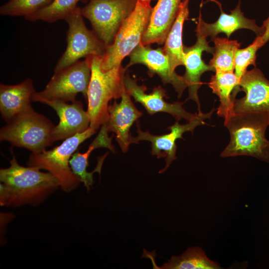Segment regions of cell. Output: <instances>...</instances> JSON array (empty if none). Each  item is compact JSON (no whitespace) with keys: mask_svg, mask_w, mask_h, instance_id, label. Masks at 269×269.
I'll return each instance as SVG.
<instances>
[{"mask_svg":"<svg viewBox=\"0 0 269 269\" xmlns=\"http://www.w3.org/2000/svg\"><path fill=\"white\" fill-rule=\"evenodd\" d=\"M11 153L10 166L0 169L1 206L36 205L60 187L59 181L51 173L41 172L36 167L21 166L12 151Z\"/></svg>","mask_w":269,"mask_h":269,"instance_id":"6da1fadb","label":"cell"},{"mask_svg":"<svg viewBox=\"0 0 269 269\" xmlns=\"http://www.w3.org/2000/svg\"><path fill=\"white\" fill-rule=\"evenodd\" d=\"M230 140L223 157L250 156L269 163V140L265 136L269 117L257 113H233L225 119Z\"/></svg>","mask_w":269,"mask_h":269,"instance_id":"7a4b0ae2","label":"cell"},{"mask_svg":"<svg viewBox=\"0 0 269 269\" xmlns=\"http://www.w3.org/2000/svg\"><path fill=\"white\" fill-rule=\"evenodd\" d=\"M102 56H90L91 75L87 93L90 127L95 131L106 121L109 103L121 98L124 88L125 70L122 67L102 69Z\"/></svg>","mask_w":269,"mask_h":269,"instance_id":"3957f363","label":"cell"},{"mask_svg":"<svg viewBox=\"0 0 269 269\" xmlns=\"http://www.w3.org/2000/svg\"><path fill=\"white\" fill-rule=\"evenodd\" d=\"M54 127L49 119L31 107L0 129V140L33 153H39L53 143L51 135Z\"/></svg>","mask_w":269,"mask_h":269,"instance_id":"277c9868","label":"cell"},{"mask_svg":"<svg viewBox=\"0 0 269 269\" xmlns=\"http://www.w3.org/2000/svg\"><path fill=\"white\" fill-rule=\"evenodd\" d=\"M96 132L89 127L85 132L65 139L61 144L51 150L31 153L27 164L29 166L47 170L58 179L60 187L64 191L70 192L81 182L70 167V158L80 144Z\"/></svg>","mask_w":269,"mask_h":269,"instance_id":"5b68a950","label":"cell"},{"mask_svg":"<svg viewBox=\"0 0 269 269\" xmlns=\"http://www.w3.org/2000/svg\"><path fill=\"white\" fill-rule=\"evenodd\" d=\"M150 3L137 0L134 9L122 24L114 42L106 47L102 56V69L121 67L125 57L130 55L141 43L152 11Z\"/></svg>","mask_w":269,"mask_h":269,"instance_id":"8992f818","label":"cell"},{"mask_svg":"<svg viewBox=\"0 0 269 269\" xmlns=\"http://www.w3.org/2000/svg\"><path fill=\"white\" fill-rule=\"evenodd\" d=\"M137 0H90L81 8L93 31L106 47L112 44L121 26L135 8Z\"/></svg>","mask_w":269,"mask_h":269,"instance_id":"52a82bcc","label":"cell"},{"mask_svg":"<svg viewBox=\"0 0 269 269\" xmlns=\"http://www.w3.org/2000/svg\"><path fill=\"white\" fill-rule=\"evenodd\" d=\"M91 75L89 58L78 61L54 75L42 91L35 93L33 102L42 103L47 100L74 102L81 93L87 100V93Z\"/></svg>","mask_w":269,"mask_h":269,"instance_id":"ba28073f","label":"cell"},{"mask_svg":"<svg viewBox=\"0 0 269 269\" xmlns=\"http://www.w3.org/2000/svg\"><path fill=\"white\" fill-rule=\"evenodd\" d=\"M83 17L81 8L77 6L65 19L68 24L67 47L58 60L54 73L71 65L81 58L104 54L106 46L94 31L87 28Z\"/></svg>","mask_w":269,"mask_h":269,"instance_id":"9c48e42d","label":"cell"},{"mask_svg":"<svg viewBox=\"0 0 269 269\" xmlns=\"http://www.w3.org/2000/svg\"><path fill=\"white\" fill-rule=\"evenodd\" d=\"M213 108L208 113H197V115L187 124L180 125L178 121L168 127L170 132L162 135H153L148 131H142L137 122V135L132 136L131 143H137L140 140H147L151 143V153L158 158H165V166L159 173L165 171L171 162L176 159L177 145L176 141L178 139H184L182 135L187 132L193 133L195 128L205 124L204 120L209 119L214 110Z\"/></svg>","mask_w":269,"mask_h":269,"instance_id":"30bf717a","label":"cell"},{"mask_svg":"<svg viewBox=\"0 0 269 269\" xmlns=\"http://www.w3.org/2000/svg\"><path fill=\"white\" fill-rule=\"evenodd\" d=\"M239 87L246 95L235 100L234 113H257L269 117V81L259 69L255 67L247 71L240 79Z\"/></svg>","mask_w":269,"mask_h":269,"instance_id":"8fae6325","label":"cell"},{"mask_svg":"<svg viewBox=\"0 0 269 269\" xmlns=\"http://www.w3.org/2000/svg\"><path fill=\"white\" fill-rule=\"evenodd\" d=\"M123 80L126 91L135 102L140 103L149 115L164 112L171 115L177 121L184 119L188 122L197 115V113H190L183 108L184 102H166L164 99L166 96V91L160 86L154 88L152 92L147 94L145 93L146 89L144 86L138 85L135 80L125 73Z\"/></svg>","mask_w":269,"mask_h":269,"instance_id":"7c38bea8","label":"cell"},{"mask_svg":"<svg viewBox=\"0 0 269 269\" xmlns=\"http://www.w3.org/2000/svg\"><path fill=\"white\" fill-rule=\"evenodd\" d=\"M130 62L127 67L136 64L145 65L149 75H158L164 84H170L180 97L187 85L183 76L173 71L168 56L163 49H152L148 45L140 43L129 55Z\"/></svg>","mask_w":269,"mask_h":269,"instance_id":"4fadbf2b","label":"cell"},{"mask_svg":"<svg viewBox=\"0 0 269 269\" xmlns=\"http://www.w3.org/2000/svg\"><path fill=\"white\" fill-rule=\"evenodd\" d=\"M42 103L51 107L59 118V124L55 126L52 133L53 142L65 140L89 128L90 118L81 101L75 100L69 104L60 100H47Z\"/></svg>","mask_w":269,"mask_h":269,"instance_id":"5bb4252c","label":"cell"},{"mask_svg":"<svg viewBox=\"0 0 269 269\" xmlns=\"http://www.w3.org/2000/svg\"><path fill=\"white\" fill-rule=\"evenodd\" d=\"M131 97L124 86L121 102L118 103L115 101L109 105L108 117L104 122L108 132L116 134V139L123 152L128 150L131 143L132 126L142 115V113L134 105Z\"/></svg>","mask_w":269,"mask_h":269,"instance_id":"9a60e30c","label":"cell"},{"mask_svg":"<svg viewBox=\"0 0 269 269\" xmlns=\"http://www.w3.org/2000/svg\"><path fill=\"white\" fill-rule=\"evenodd\" d=\"M196 32V43L192 46L183 47L184 66L186 70L183 77L188 88L189 96L186 100L194 101L198 105V113H202L198 95V89L202 84L201 76L205 72L215 71L211 65L207 64L202 59V55L203 51L213 54L214 48L209 46L206 37Z\"/></svg>","mask_w":269,"mask_h":269,"instance_id":"2e32d148","label":"cell"},{"mask_svg":"<svg viewBox=\"0 0 269 269\" xmlns=\"http://www.w3.org/2000/svg\"><path fill=\"white\" fill-rule=\"evenodd\" d=\"M241 1L239 0L236 7L228 14L223 11L221 3L215 0L214 2L218 5L221 13L218 19L212 23H206L202 19L200 8L195 31L206 37H211L212 40L220 33H225L229 39L234 32L243 28L253 31L257 36H262L265 32L264 28L257 25L255 19H250L244 16L241 9Z\"/></svg>","mask_w":269,"mask_h":269,"instance_id":"e0dca14e","label":"cell"},{"mask_svg":"<svg viewBox=\"0 0 269 269\" xmlns=\"http://www.w3.org/2000/svg\"><path fill=\"white\" fill-rule=\"evenodd\" d=\"M181 0H158L152 8L149 22L141 43L149 45L164 43L177 15Z\"/></svg>","mask_w":269,"mask_h":269,"instance_id":"ac0fdd59","label":"cell"},{"mask_svg":"<svg viewBox=\"0 0 269 269\" xmlns=\"http://www.w3.org/2000/svg\"><path fill=\"white\" fill-rule=\"evenodd\" d=\"M108 133L106 124H103L98 134L90 144L87 151L85 153H80L77 150L70 158L69 164L73 172L84 184L87 191L90 190L94 183L93 174L95 172L101 173L104 160L108 154L107 152L99 157L96 167L93 171L89 172L87 168L89 165L88 159L92 151L97 148L105 147L109 148L113 152H115L112 144L113 136H109Z\"/></svg>","mask_w":269,"mask_h":269,"instance_id":"d6986e66","label":"cell"},{"mask_svg":"<svg viewBox=\"0 0 269 269\" xmlns=\"http://www.w3.org/2000/svg\"><path fill=\"white\" fill-rule=\"evenodd\" d=\"M36 93L32 81L27 79L13 85L0 84V112L7 123L31 107Z\"/></svg>","mask_w":269,"mask_h":269,"instance_id":"ffe728a7","label":"cell"},{"mask_svg":"<svg viewBox=\"0 0 269 269\" xmlns=\"http://www.w3.org/2000/svg\"><path fill=\"white\" fill-rule=\"evenodd\" d=\"M208 83L213 93L218 96L220 104L217 115L224 119L234 113V102L240 91V80L234 72H215Z\"/></svg>","mask_w":269,"mask_h":269,"instance_id":"44dd1931","label":"cell"},{"mask_svg":"<svg viewBox=\"0 0 269 269\" xmlns=\"http://www.w3.org/2000/svg\"><path fill=\"white\" fill-rule=\"evenodd\" d=\"M188 3L189 0L181 1L177 15L167 34L163 48L173 71L177 66L184 65L182 32L184 22L189 15Z\"/></svg>","mask_w":269,"mask_h":269,"instance_id":"7402d4cb","label":"cell"},{"mask_svg":"<svg viewBox=\"0 0 269 269\" xmlns=\"http://www.w3.org/2000/svg\"><path fill=\"white\" fill-rule=\"evenodd\" d=\"M162 269H220L219 263L210 259L204 250L198 247L188 248L180 256H172Z\"/></svg>","mask_w":269,"mask_h":269,"instance_id":"603a6c76","label":"cell"},{"mask_svg":"<svg viewBox=\"0 0 269 269\" xmlns=\"http://www.w3.org/2000/svg\"><path fill=\"white\" fill-rule=\"evenodd\" d=\"M213 41V57L209 64L215 72H234L235 54L240 43L237 40L219 37H216Z\"/></svg>","mask_w":269,"mask_h":269,"instance_id":"cb8c5ba5","label":"cell"},{"mask_svg":"<svg viewBox=\"0 0 269 269\" xmlns=\"http://www.w3.org/2000/svg\"><path fill=\"white\" fill-rule=\"evenodd\" d=\"M81 0H53L46 6L25 18L29 21L53 22L65 19L77 7Z\"/></svg>","mask_w":269,"mask_h":269,"instance_id":"d4e9b609","label":"cell"},{"mask_svg":"<svg viewBox=\"0 0 269 269\" xmlns=\"http://www.w3.org/2000/svg\"><path fill=\"white\" fill-rule=\"evenodd\" d=\"M53 0H9L0 7L2 15L26 17L50 4Z\"/></svg>","mask_w":269,"mask_h":269,"instance_id":"484cf974","label":"cell"},{"mask_svg":"<svg viewBox=\"0 0 269 269\" xmlns=\"http://www.w3.org/2000/svg\"><path fill=\"white\" fill-rule=\"evenodd\" d=\"M262 36H257L252 44L243 49H238L234 60V73L240 80L247 71L248 67L253 65L256 67V53L264 45Z\"/></svg>","mask_w":269,"mask_h":269,"instance_id":"4316f807","label":"cell"},{"mask_svg":"<svg viewBox=\"0 0 269 269\" xmlns=\"http://www.w3.org/2000/svg\"><path fill=\"white\" fill-rule=\"evenodd\" d=\"M262 26L265 29V32L262 37L264 43H266L269 40V16L263 22Z\"/></svg>","mask_w":269,"mask_h":269,"instance_id":"83f0119b","label":"cell"},{"mask_svg":"<svg viewBox=\"0 0 269 269\" xmlns=\"http://www.w3.org/2000/svg\"><path fill=\"white\" fill-rule=\"evenodd\" d=\"M215 0H206V1H205L204 2H203L204 3H206L207 2H208L209 1H212V2H214Z\"/></svg>","mask_w":269,"mask_h":269,"instance_id":"f1b7e54d","label":"cell"},{"mask_svg":"<svg viewBox=\"0 0 269 269\" xmlns=\"http://www.w3.org/2000/svg\"><path fill=\"white\" fill-rule=\"evenodd\" d=\"M141 1H151V0H139Z\"/></svg>","mask_w":269,"mask_h":269,"instance_id":"f546056e","label":"cell"},{"mask_svg":"<svg viewBox=\"0 0 269 269\" xmlns=\"http://www.w3.org/2000/svg\"><path fill=\"white\" fill-rule=\"evenodd\" d=\"M88 0H81V1H82L83 2H85L87 1Z\"/></svg>","mask_w":269,"mask_h":269,"instance_id":"4dcf8cb0","label":"cell"}]
</instances>
